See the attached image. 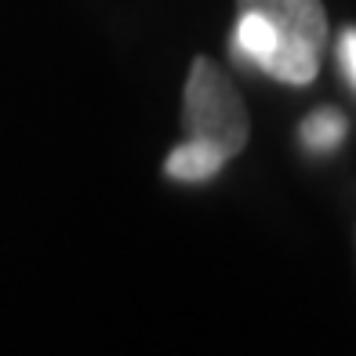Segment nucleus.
Segmentation results:
<instances>
[{
  "label": "nucleus",
  "mask_w": 356,
  "mask_h": 356,
  "mask_svg": "<svg viewBox=\"0 0 356 356\" xmlns=\"http://www.w3.org/2000/svg\"><path fill=\"white\" fill-rule=\"evenodd\" d=\"M182 124L186 138L211 145L215 153L233 160L244 153L251 138V117L248 106L233 88V80L222 73L218 62L197 55L186 76V99H182Z\"/></svg>",
  "instance_id": "f257e3e1"
},
{
  "label": "nucleus",
  "mask_w": 356,
  "mask_h": 356,
  "mask_svg": "<svg viewBox=\"0 0 356 356\" xmlns=\"http://www.w3.org/2000/svg\"><path fill=\"white\" fill-rule=\"evenodd\" d=\"M236 11H254L277 33V51L266 66L273 80L305 88L320 73L327 44V11L320 0H236Z\"/></svg>",
  "instance_id": "f03ea898"
},
{
  "label": "nucleus",
  "mask_w": 356,
  "mask_h": 356,
  "mask_svg": "<svg viewBox=\"0 0 356 356\" xmlns=\"http://www.w3.org/2000/svg\"><path fill=\"white\" fill-rule=\"evenodd\" d=\"M225 164H229V160H225L222 153H215L211 145L186 138L182 145H178V149L168 153L164 175L175 178V182H207V178H215Z\"/></svg>",
  "instance_id": "7ed1b4c3"
},
{
  "label": "nucleus",
  "mask_w": 356,
  "mask_h": 356,
  "mask_svg": "<svg viewBox=\"0 0 356 356\" xmlns=\"http://www.w3.org/2000/svg\"><path fill=\"white\" fill-rule=\"evenodd\" d=\"M233 47H236V55L244 62H251V66H258L266 73L273 51H277V33H273L269 22L258 19L254 11H240L236 15V29H233Z\"/></svg>",
  "instance_id": "20e7f679"
},
{
  "label": "nucleus",
  "mask_w": 356,
  "mask_h": 356,
  "mask_svg": "<svg viewBox=\"0 0 356 356\" xmlns=\"http://www.w3.org/2000/svg\"><path fill=\"white\" fill-rule=\"evenodd\" d=\"M349 135V120L342 117L338 109H316L309 113V117L302 120V142H305V149H313V153H331L338 149V145L346 142Z\"/></svg>",
  "instance_id": "39448f33"
},
{
  "label": "nucleus",
  "mask_w": 356,
  "mask_h": 356,
  "mask_svg": "<svg viewBox=\"0 0 356 356\" xmlns=\"http://www.w3.org/2000/svg\"><path fill=\"white\" fill-rule=\"evenodd\" d=\"M338 62H342L346 80L356 88V26H346V33L338 37Z\"/></svg>",
  "instance_id": "423d86ee"
}]
</instances>
